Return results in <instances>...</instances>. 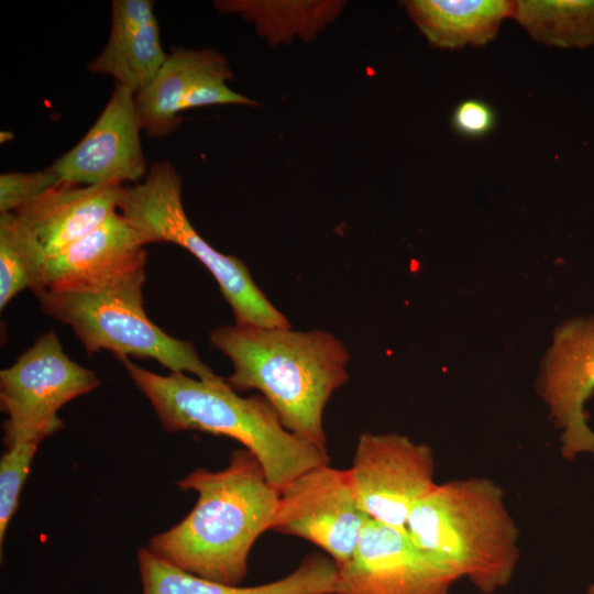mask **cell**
<instances>
[{
  "label": "cell",
  "mask_w": 594,
  "mask_h": 594,
  "mask_svg": "<svg viewBox=\"0 0 594 594\" xmlns=\"http://www.w3.org/2000/svg\"><path fill=\"white\" fill-rule=\"evenodd\" d=\"M62 182L50 167L36 172H7L0 175V215L18 209Z\"/></svg>",
  "instance_id": "7402d4cb"
},
{
  "label": "cell",
  "mask_w": 594,
  "mask_h": 594,
  "mask_svg": "<svg viewBox=\"0 0 594 594\" xmlns=\"http://www.w3.org/2000/svg\"><path fill=\"white\" fill-rule=\"evenodd\" d=\"M587 594H594V584L590 586Z\"/></svg>",
  "instance_id": "d4e9b609"
},
{
  "label": "cell",
  "mask_w": 594,
  "mask_h": 594,
  "mask_svg": "<svg viewBox=\"0 0 594 594\" xmlns=\"http://www.w3.org/2000/svg\"><path fill=\"white\" fill-rule=\"evenodd\" d=\"M118 211L144 245L174 243L200 261L217 280L235 324L290 327L286 316L255 284L246 265L215 250L195 230L184 209L182 178L172 163L157 162L143 180L124 186Z\"/></svg>",
  "instance_id": "5b68a950"
},
{
  "label": "cell",
  "mask_w": 594,
  "mask_h": 594,
  "mask_svg": "<svg viewBox=\"0 0 594 594\" xmlns=\"http://www.w3.org/2000/svg\"><path fill=\"white\" fill-rule=\"evenodd\" d=\"M406 530L420 549L484 594L510 582L520 556L504 492L485 477L437 484L411 508Z\"/></svg>",
  "instance_id": "277c9868"
},
{
  "label": "cell",
  "mask_w": 594,
  "mask_h": 594,
  "mask_svg": "<svg viewBox=\"0 0 594 594\" xmlns=\"http://www.w3.org/2000/svg\"><path fill=\"white\" fill-rule=\"evenodd\" d=\"M405 7L431 44L461 48L492 41L502 22L513 16L515 1L414 0L406 1Z\"/></svg>",
  "instance_id": "ac0fdd59"
},
{
  "label": "cell",
  "mask_w": 594,
  "mask_h": 594,
  "mask_svg": "<svg viewBox=\"0 0 594 594\" xmlns=\"http://www.w3.org/2000/svg\"><path fill=\"white\" fill-rule=\"evenodd\" d=\"M13 139V133L8 131H1L0 132V141L1 143H7L8 141Z\"/></svg>",
  "instance_id": "cb8c5ba5"
},
{
  "label": "cell",
  "mask_w": 594,
  "mask_h": 594,
  "mask_svg": "<svg viewBox=\"0 0 594 594\" xmlns=\"http://www.w3.org/2000/svg\"><path fill=\"white\" fill-rule=\"evenodd\" d=\"M594 393V314L561 323L554 331L540 377V394L561 430V454L594 455V432L586 424L584 404Z\"/></svg>",
  "instance_id": "4fadbf2b"
},
{
  "label": "cell",
  "mask_w": 594,
  "mask_h": 594,
  "mask_svg": "<svg viewBox=\"0 0 594 594\" xmlns=\"http://www.w3.org/2000/svg\"><path fill=\"white\" fill-rule=\"evenodd\" d=\"M120 361L165 431L193 430L237 440L258 460L278 492L304 472L330 461L327 451L287 430L262 395L243 397L219 375H161L128 358Z\"/></svg>",
  "instance_id": "3957f363"
},
{
  "label": "cell",
  "mask_w": 594,
  "mask_h": 594,
  "mask_svg": "<svg viewBox=\"0 0 594 594\" xmlns=\"http://www.w3.org/2000/svg\"><path fill=\"white\" fill-rule=\"evenodd\" d=\"M513 18L535 41L548 46L594 45V0L515 1Z\"/></svg>",
  "instance_id": "d6986e66"
},
{
  "label": "cell",
  "mask_w": 594,
  "mask_h": 594,
  "mask_svg": "<svg viewBox=\"0 0 594 594\" xmlns=\"http://www.w3.org/2000/svg\"><path fill=\"white\" fill-rule=\"evenodd\" d=\"M166 57L153 2L113 0L107 44L88 68L113 77L136 95L154 79Z\"/></svg>",
  "instance_id": "2e32d148"
},
{
  "label": "cell",
  "mask_w": 594,
  "mask_h": 594,
  "mask_svg": "<svg viewBox=\"0 0 594 594\" xmlns=\"http://www.w3.org/2000/svg\"><path fill=\"white\" fill-rule=\"evenodd\" d=\"M135 95L117 85L91 128L50 168L62 183L98 186L140 183L148 169Z\"/></svg>",
  "instance_id": "7c38bea8"
},
{
  "label": "cell",
  "mask_w": 594,
  "mask_h": 594,
  "mask_svg": "<svg viewBox=\"0 0 594 594\" xmlns=\"http://www.w3.org/2000/svg\"><path fill=\"white\" fill-rule=\"evenodd\" d=\"M124 186L61 183L14 213L54 257L118 212Z\"/></svg>",
  "instance_id": "9a60e30c"
},
{
  "label": "cell",
  "mask_w": 594,
  "mask_h": 594,
  "mask_svg": "<svg viewBox=\"0 0 594 594\" xmlns=\"http://www.w3.org/2000/svg\"><path fill=\"white\" fill-rule=\"evenodd\" d=\"M97 374L73 361L51 329L0 371V408L6 448L18 442H42L65 426L58 410L100 386Z\"/></svg>",
  "instance_id": "52a82bcc"
},
{
  "label": "cell",
  "mask_w": 594,
  "mask_h": 594,
  "mask_svg": "<svg viewBox=\"0 0 594 594\" xmlns=\"http://www.w3.org/2000/svg\"><path fill=\"white\" fill-rule=\"evenodd\" d=\"M175 484L194 491L196 504L178 524L153 536L146 548L186 572L238 586L248 574L253 544L271 529L279 492L245 448L234 450L224 469L199 468Z\"/></svg>",
  "instance_id": "6da1fadb"
},
{
  "label": "cell",
  "mask_w": 594,
  "mask_h": 594,
  "mask_svg": "<svg viewBox=\"0 0 594 594\" xmlns=\"http://www.w3.org/2000/svg\"><path fill=\"white\" fill-rule=\"evenodd\" d=\"M367 519L349 469L328 463L304 472L279 492L270 530L314 543L340 568L353 556Z\"/></svg>",
  "instance_id": "9c48e42d"
},
{
  "label": "cell",
  "mask_w": 594,
  "mask_h": 594,
  "mask_svg": "<svg viewBox=\"0 0 594 594\" xmlns=\"http://www.w3.org/2000/svg\"><path fill=\"white\" fill-rule=\"evenodd\" d=\"M336 594H449L459 580L406 528L367 519L351 559L337 568Z\"/></svg>",
  "instance_id": "8fae6325"
},
{
  "label": "cell",
  "mask_w": 594,
  "mask_h": 594,
  "mask_svg": "<svg viewBox=\"0 0 594 594\" xmlns=\"http://www.w3.org/2000/svg\"><path fill=\"white\" fill-rule=\"evenodd\" d=\"M47 254L15 213L0 215V309L21 292L40 288Z\"/></svg>",
  "instance_id": "ffe728a7"
},
{
  "label": "cell",
  "mask_w": 594,
  "mask_h": 594,
  "mask_svg": "<svg viewBox=\"0 0 594 594\" xmlns=\"http://www.w3.org/2000/svg\"><path fill=\"white\" fill-rule=\"evenodd\" d=\"M142 594H336L337 565L310 554L289 574L254 586H232L186 572L154 556L147 548L136 554Z\"/></svg>",
  "instance_id": "e0dca14e"
},
{
  "label": "cell",
  "mask_w": 594,
  "mask_h": 594,
  "mask_svg": "<svg viewBox=\"0 0 594 594\" xmlns=\"http://www.w3.org/2000/svg\"><path fill=\"white\" fill-rule=\"evenodd\" d=\"M349 471L361 510L397 528H406L411 508L438 484L431 448L395 432H363Z\"/></svg>",
  "instance_id": "ba28073f"
},
{
  "label": "cell",
  "mask_w": 594,
  "mask_h": 594,
  "mask_svg": "<svg viewBox=\"0 0 594 594\" xmlns=\"http://www.w3.org/2000/svg\"><path fill=\"white\" fill-rule=\"evenodd\" d=\"M209 341L231 361L233 389L257 391L287 430L327 451L324 408L349 381L341 340L324 330L234 323L213 329Z\"/></svg>",
  "instance_id": "7a4b0ae2"
},
{
  "label": "cell",
  "mask_w": 594,
  "mask_h": 594,
  "mask_svg": "<svg viewBox=\"0 0 594 594\" xmlns=\"http://www.w3.org/2000/svg\"><path fill=\"white\" fill-rule=\"evenodd\" d=\"M41 443L18 442L6 448L0 458V552L8 526L14 516L32 461Z\"/></svg>",
  "instance_id": "44dd1931"
},
{
  "label": "cell",
  "mask_w": 594,
  "mask_h": 594,
  "mask_svg": "<svg viewBox=\"0 0 594 594\" xmlns=\"http://www.w3.org/2000/svg\"><path fill=\"white\" fill-rule=\"evenodd\" d=\"M494 111L482 100H463L452 113V125L454 130L464 136H483L494 128Z\"/></svg>",
  "instance_id": "603a6c76"
},
{
  "label": "cell",
  "mask_w": 594,
  "mask_h": 594,
  "mask_svg": "<svg viewBox=\"0 0 594 594\" xmlns=\"http://www.w3.org/2000/svg\"><path fill=\"white\" fill-rule=\"evenodd\" d=\"M216 78H232L217 51L174 47L154 79L135 95L141 129L151 138L169 135L180 124V112L195 108L199 89Z\"/></svg>",
  "instance_id": "5bb4252c"
},
{
  "label": "cell",
  "mask_w": 594,
  "mask_h": 594,
  "mask_svg": "<svg viewBox=\"0 0 594 594\" xmlns=\"http://www.w3.org/2000/svg\"><path fill=\"white\" fill-rule=\"evenodd\" d=\"M41 310L69 326L86 352L106 350L118 359H152L174 373L199 378L218 376L201 361L194 344L167 334L148 319L143 300L114 295L33 293Z\"/></svg>",
  "instance_id": "8992f818"
},
{
  "label": "cell",
  "mask_w": 594,
  "mask_h": 594,
  "mask_svg": "<svg viewBox=\"0 0 594 594\" xmlns=\"http://www.w3.org/2000/svg\"><path fill=\"white\" fill-rule=\"evenodd\" d=\"M146 260L145 245L118 211L62 253L47 258L38 289L143 300Z\"/></svg>",
  "instance_id": "30bf717a"
}]
</instances>
